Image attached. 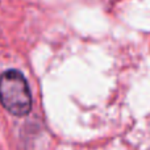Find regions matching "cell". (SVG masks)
<instances>
[{
    "label": "cell",
    "instance_id": "obj_1",
    "mask_svg": "<svg viewBox=\"0 0 150 150\" xmlns=\"http://www.w3.org/2000/svg\"><path fill=\"white\" fill-rule=\"evenodd\" d=\"M0 103L11 115L24 117L32 109V93L25 76L18 70L0 75Z\"/></svg>",
    "mask_w": 150,
    "mask_h": 150
}]
</instances>
